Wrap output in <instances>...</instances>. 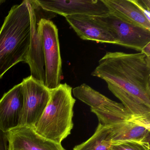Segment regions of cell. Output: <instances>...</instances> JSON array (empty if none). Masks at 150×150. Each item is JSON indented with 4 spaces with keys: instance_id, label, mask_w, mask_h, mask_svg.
<instances>
[{
    "instance_id": "6da1fadb",
    "label": "cell",
    "mask_w": 150,
    "mask_h": 150,
    "mask_svg": "<svg viewBox=\"0 0 150 150\" xmlns=\"http://www.w3.org/2000/svg\"><path fill=\"white\" fill-rule=\"evenodd\" d=\"M91 75L109 81L150 107V57L142 52H106Z\"/></svg>"
},
{
    "instance_id": "7a4b0ae2",
    "label": "cell",
    "mask_w": 150,
    "mask_h": 150,
    "mask_svg": "<svg viewBox=\"0 0 150 150\" xmlns=\"http://www.w3.org/2000/svg\"><path fill=\"white\" fill-rule=\"evenodd\" d=\"M28 0L12 7L0 29V79L20 62L27 63L31 41Z\"/></svg>"
},
{
    "instance_id": "3957f363",
    "label": "cell",
    "mask_w": 150,
    "mask_h": 150,
    "mask_svg": "<svg viewBox=\"0 0 150 150\" xmlns=\"http://www.w3.org/2000/svg\"><path fill=\"white\" fill-rule=\"evenodd\" d=\"M50 92L48 104L33 128L42 137L61 144L73 128V108L76 100L73 97L72 88L66 83L60 84Z\"/></svg>"
},
{
    "instance_id": "277c9868",
    "label": "cell",
    "mask_w": 150,
    "mask_h": 150,
    "mask_svg": "<svg viewBox=\"0 0 150 150\" xmlns=\"http://www.w3.org/2000/svg\"><path fill=\"white\" fill-rule=\"evenodd\" d=\"M74 97L91 108L99 123L110 125L130 120L132 117L122 103L112 100L83 83L72 89Z\"/></svg>"
},
{
    "instance_id": "5b68a950",
    "label": "cell",
    "mask_w": 150,
    "mask_h": 150,
    "mask_svg": "<svg viewBox=\"0 0 150 150\" xmlns=\"http://www.w3.org/2000/svg\"><path fill=\"white\" fill-rule=\"evenodd\" d=\"M38 27L42 40L45 86L49 90H52L59 86L62 80V59L58 30L52 21L44 19L39 21Z\"/></svg>"
},
{
    "instance_id": "8992f818",
    "label": "cell",
    "mask_w": 150,
    "mask_h": 150,
    "mask_svg": "<svg viewBox=\"0 0 150 150\" xmlns=\"http://www.w3.org/2000/svg\"><path fill=\"white\" fill-rule=\"evenodd\" d=\"M91 16L111 32L118 45L141 52L150 42V30L126 21L113 13Z\"/></svg>"
},
{
    "instance_id": "52a82bcc",
    "label": "cell",
    "mask_w": 150,
    "mask_h": 150,
    "mask_svg": "<svg viewBox=\"0 0 150 150\" xmlns=\"http://www.w3.org/2000/svg\"><path fill=\"white\" fill-rule=\"evenodd\" d=\"M23 97L21 126L34 128L42 115L50 99V90L45 84L31 77L21 83Z\"/></svg>"
},
{
    "instance_id": "ba28073f",
    "label": "cell",
    "mask_w": 150,
    "mask_h": 150,
    "mask_svg": "<svg viewBox=\"0 0 150 150\" xmlns=\"http://www.w3.org/2000/svg\"><path fill=\"white\" fill-rule=\"evenodd\" d=\"M31 15V41L27 64L30 68L31 75L35 79L45 84L44 59L42 35L38 27V22L41 19L50 20L57 15L47 12L40 8L35 0H28Z\"/></svg>"
},
{
    "instance_id": "9c48e42d",
    "label": "cell",
    "mask_w": 150,
    "mask_h": 150,
    "mask_svg": "<svg viewBox=\"0 0 150 150\" xmlns=\"http://www.w3.org/2000/svg\"><path fill=\"white\" fill-rule=\"evenodd\" d=\"M35 1L43 10L64 17L73 15L103 16L110 13L103 0H35Z\"/></svg>"
},
{
    "instance_id": "30bf717a",
    "label": "cell",
    "mask_w": 150,
    "mask_h": 150,
    "mask_svg": "<svg viewBox=\"0 0 150 150\" xmlns=\"http://www.w3.org/2000/svg\"><path fill=\"white\" fill-rule=\"evenodd\" d=\"M23 97L21 83L5 93L0 100V130L5 133L21 126Z\"/></svg>"
},
{
    "instance_id": "8fae6325",
    "label": "cell",
    "mask_w": 150,
    "mask_h": 150,
    "mask_svg": "<svg viewBox=\"0 0 150 150\" xmlns=\"http://www.w3.org/2000/svg\"><path fill=\"white\" fill-rule=\"evenodd\" d=\"M7 136L8 150H66L61 144L42 137L31 127L20 126Z\"/></svg>"
},
{
    "instance_id": "7c38bea8",
    "label": "cell",
    "mask_w": 150,
    "mask_h": 150,
    "mask_svg": "<svg viewBox=\"0 0 150 150\" xmlns=\"http://www.w3.org/2000/svg\"><path fill=\"white\" fill-rule=\"evenodd\" d=\"M65 17L81 39L100 43L117 44L116 41L111 32L107 28L96 21L92 16L73 15Z\"/></svg>"
},
{
    "instance_id": "4fadbf2b",
    "label": "cell",
    "mask_w": 150,
    "mask_h": 150,
    "mask_svg": "<svg viewBox=\"0 0 150 150\" xmlns=\"http://www.w3.org/2000/svg\"><path fill=\"white\" fill-rule=\"evenodd\" d=\"M110 128L112 144L126 141L150 143V120L131 119Z\"/></svg>"
},
{
    "instance_id": "5bb4252c",
    "label": "cell",
    "mask_w": 150,
    "mask_h": 150,
    "mask_svg": "<svg viewBox=\"0 0 150 150\" xmlns=\"http://www.w3.org/2000/svg\"><path fill=\"white\" fill-rule=\"evenodd\" d=\"M110 13L128 22L150 30L148 21L136 0H103Z\"/></svg>"
},
{
    "instance_id": "9a60e30c",
    "label": "cell",
    "mask_w": 150,
    "mask_h": 150,
    "mask_svg": "<svg viewBox=\"0 0 150 150\" xmlns=\"http://www.w3.org/2000/svg\"><path fill=\"white\" fill-rule=\"evenodd\" d=\"M110 91L122 102L133 119H150V107L138 98L109 81H106Z\"/></svg>"
},
{
    "instance_id": "2e32d148",
    "label": "cell",
    "mask_w": 150,
    "mask_h": 150,
    "mask_svg": "<svg viewBox=\"0 0 150 150\" xmlns=\"http://www.w3.org/2000/svg\"><path fill=\"white\" fill-rule=\"evenodd\" d=\"M111 145L110 126L99 123L93 135L73 150H109Z\"/></svg>"
},
{
    "instance_id": "e0dca14e",
    "label": "cell",
    "mask_w": 150,
    "mask_h": 150,
    "mask_svg": "<svg viewBox=\"0 0 150 150\" xmlns=\"http://www.w3.org/2000/svg\"><path fill=\"white\" fill-rule=\"evenodd\" d=\"M109 150H150V143L126 141L112 144Z\"/></svg>"
},
{
    "instance_id": "ac0fdd59",
    "label": "cell",
    "mask_w": 150,
    "mask_h": 150,
    "mask_svg": "<svg viewBox=\"0 0 150 150\" xmlns=\"http://www.w3.org/2000/svg\"><path fill=\"white\" fill-rule=\"evenodd\" d=\"M0 150H8V141L7 133L0 130Z\"/></svg>"
},
{
    "instance_id": "d6986e66",
    "label": "cell",
    "mask_w": 150,
    "mask_h": 150,
    "mask_svg": "<svg viewBox=\"0 0 150 150\" xmlns=\"http://www.w3.org/2000/svg\"><path fill=\"white\" fill-rule=\"evenodd\" d=\"M140 52L145 54L146 56L150 57V42L147 44L141 50Z\"/></svg>"
},
{
    "instance_id": "ffe728a7",
    "label": "cell",
    "mask_w": 150,
    "mask_h": 150,
    "mask_svg": "<svg viewBox=\"0 0 150 150\" xmlns=\"http://www.w3.org/2000/svg\"><path fill=\"white\" fill-rule=\"evenodd\" d=\"M5 2V0H4H4H0V6L2 5V4H3V3H4Z\"/></svg>"
}]
</instances>
